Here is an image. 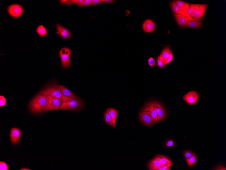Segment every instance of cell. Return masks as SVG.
Returning a JSON list of instances; mask_svg holds the SVG:
<instances>
[{
  "instance_id": "obj_1",
  "label": "cell",
  "mask_w": 226,
  "mask_h": 170,
  "mask_svg": "<svg viewBox=\"0 0 226 170\" xmlns=\"http://www.w3.org/2000/svg\"><path fill=\"white\" fill-rule=\"evenodd\" d=\"M49 100V95L39 94L30 102L29 106L30 110L34 113L45 112L48 105Z\"/></svg>"
},
{
  "instance_id": "obj_2",
  "label": "cell",
  "mask_w": 226,
  "mask_h": 170,
  "mask_svg": "<svg viewBox=\"0 0 226 170\" xmlns=\"http://www.w3.org/2000/svg\"><path fill=\"white\" fill-rule=\"evenodd\" d=\"M61 100L62 103L59 110L76 111L81 109L83 105L82 100L76 95L69 97L62 95Z\"/></svg>"
},
{
  "instance_id": "obj_3",
  "label": "cell",
  "mask_w": 226,
  "mask_h": 170,
  "mask_svg": "<svg viewBox=\"0 0 226 170\" xmlns=\"http://www.w3.org/2000/svg\"><path fill=\"white\" fill-rule=\"evenodd\" d=\"M39 94L48 95L53 98L61 99L62 95L60 85L56 83H52L45 87L40 92Z\"/></svg>"
},
{
  "instance_id": "obj_4",
  "label": "cell",
  "mask_w": 226,
  "mask_h": 170,
  "mask_svg": "<svg viewBox=\"0 0 226 170\" xmlns=\"http://www.w3.org/2000/svg\"><path fill=\"white\" fill-rule=\"evenodd\" d=\"M59 54L63 67L65 69L70 67V59L71 54L70 49L67 47L62 48L60 51Z\"/></svg>"
},
{
  "instance_id": "obj_5",
  "label": "cell",
  "mask_w": 226,
  "mask_h": 170,
  "mask_svg": "<svg viewBox=\"0 0 226 170\" xmlns=\"http://www.w3.org/2000/svg\"><path fill=\"white\" fill-rule=\"evenodd\" d=\"M8 12L11 16L14 19L21 17L24 12L22 6L18 4H14L9 6L7 9Z\"/></svg>"
},
{
  "instance_id": "obj_6",
  "label": "cell",
  "mask_w": 226,
  "mask_h": 170,
  "mask_svg": "<svg viewBox=\"0 0 226 170\" xmlns=\"http://www.w3.org/2000/svg\"><path fill=\"white\" fill-rule=\"evenodd\" d=\"M172 11L174 14L183 16L189 19V21H195L200 22L201 19H196L192 18L187 13L183 11L182 9L176 3L175 1H172L170 3Z\"/></svg>"
},
{
  "instance_id": "obj_7",
  "label": "cell",
  "mask_w": 226,
  "mask_h": 170,
  "mask_svg": "<svg viewBox=\"0 0 226 170\" xmlns=\"http://www.w3.org/2000/svg\"><path fill=\"white\" fill-rule=\"evenodd\" d=\"M49 97L48 105L45 112L59 109L62 103L61 99L53 98L50 95H49Z\"/></svg>"
},
{
  "instance_id": "obj_8",
  "label": "cell",
  "mask_w": 226,
  "mask_h": 170,
  "mask_svg": "<svg viewBox=\"0 0 226 170\" xmlns=\"http://www.w3.org/2000/svg\"><path fill=\"white\" fill-rule=\"evenodd\" d=\"M209 4H198L197 7L191 16L192 18L199 19L204 16Z\"/></svg>"
},
{
  "instance_id": "obj_9",
  "label": "cell",
  "mask_w": 226,
  "mask_h": 170,
  "mask_svg": "<svg viewBox=\"0 0 226 170\" xmlns=\"http://www.w3.org/2000/svg\"><path fill=\"white\" fill-rule=\"evenodd\" d=\"M183 99L188 104L193 105L196 103L199 100V97L198 93L195 91H190L187 94L183 96Z\"/></svg>"
},
{
  "instance_id": "obj_10",
  "label": "cell",
  "mask_w": 226,
  "mask_h": 170,
  "mask_svg": "<svg viewBox=\"0 0 226 170\" xmlns=\"http://www.w3.org/2000/svg\"><path fill=\"white\" fill-rule=\"evenodd\" d=\"M139 118L140 121L145 125L150 126L154 123L153 118L150 112L142 111L140 113Z\"/></svg>"
},
{
  "instance_id": "obj_11",
  "label": "cell",
  "mask_w": 226,
  "mask_h": 170,
  "mask_svg": "<svg viewBox=\"0 0 226 170\" xmlns=\"http://www.w3.org/2000/svg\"><path fill=\"white\" fill-rule=\"evenodd\" d=\"M56 29L60 37L64 39H70L71 33L68 29L59 24H56Z\"/></svg>"
},
{
  "instance_id": "obj_12",
  "label": "cell",
  "mask_w": 226,
  "mask_h": 170,
  "mask_svg": "<svg viewBox=\"0 0 226 170\" xmlns=\"http://www.w3.org/2000/svg\"><path fill=\"white\" fill-rule=\"evenodd\" d=\"M154 108L157 113L158 121H161L164 118L166 115V112L163 107L156 101L153 102Z\"/></svg>"
},
{
  "instance_id": "obj_13",
  "label": "cell",
  "mask_w": 226,
  "mask_h": 170,
  "mask_svg": "<svg viewBox=\"0 0 226 170\" xmlns=\"http://www.w3.org/2000/svg\"><path fill=\"white\" fill-rule=\"evenodd\" d=\"M21 134V131L18 128H13L11 129L10 136L11 142L13 145L18 143Z\"/></svg>"
},
{
  "instance_id": "obj_14",
  "label": "cell",
  "mask_w": 226,
  "mask_h": 170,
  "mask_svg": "<svg viewBox=\"0 0 226 170\" xmlns=\"http://www.w3.org/2000/svg\"><path fill=\"white\" fill-rule=\"evenodd\" d=\"M142 110L145 112H150L152 117L153 118L154 123L158 122L157 113L154 108L153 102L148 103Z\"/></svg>"
},
{
  "instance_id": "obj_15",
  "label": "cell",
  "mask_w": 226,
  "mask_h": 170,
  "mask_svg": "<svg viewBox=\"0 0 226 170\" xmlns=\"http://www.w3.org/2000/svg\"><path fill=\"white\" fill-rule=\"evenodd\" d=\"M155 28V24L150 19L146 20L143 24V29L145 32L151 33L153 32Z\"/></svg>"
},
{
  "instance_id": "obj_16",
  "label": "cell",
  "mask_w": 226,
  "mask_h": 170,
  "mask_svg": "<svg viewBox=\"0 0 226 170\" xmlns=\"http://www.w3.org/2000/svg\"><path fill=\"white\" fill-rule=\"evenodd\" d=\"M171 53L170 49L169 47H165L163 49L162 53L158 58L160 61L165 63L167 61Z\"/></svg>"
},
{
  "instance_id": "obj_17",
  "label": "cell",
  "mask_w": 226,
  "mask_h": 170,
  "mask_svg": "<svg viewBox=\"0 0 226 170\" xmlns=\"http://www.w3.org/2000/svg\"><path fill=\"white\" fill-rule=\"evenodd\" d=\"M177 23L178 25L182 27H186L189 19L183 16L174 14Z\"/></svg>"
},
{
  "instance_id": "obj_18",
  "label": "cell",
  "mask_w": 226,
  "mask_h": 170,
  "mask_svg": "<svg viewBox=\"0 0 226 170\" xmlns=\"http://www.w3.org/2000/svg\"><path fill=\"white\" fill-rule=\"evenodd\" d=\"M164 165L161 163L160 161L155 157L152 159L149 163L148 167L150 170H158Z\"/></svg>"
},
{
  "instance_id": "obj_19",
  "label": "cell",
  "mask_w": 226,
  "mask_h": 170,
  "mask_svg": "<svg viewBox=\"0 0 226 170\" xmlns=\"http://www.w3.org/2000/svg\"><path fill=\"white\" fill-rule=\"evenodd\" d=\"M106 111L108 113L112 120L113 126L114 128H116V120L118 114L117 109L113 108H109L107 109Z\"/></svg>"
},
{
  "instance_id": "obj_20",
  "label": "cell",
  "mask_w": 226,
  "mask_h": 170,
  "mask_svg": "<svg viewBox=\"0 0 226 170\" xmlns=\"http://www.w3.org/2000/svg\"><path fill=\"white\" fill-rule=\"evenodd\" d=\"M84 0H62L59 1L60 4L63 6H67L69 4H74L80 6Z\"/></svg>"
},
{
  "instance_id": "obj_21",
  "label": "cell",
  "mask_w": 226,
  "mask_h": 170,
  "mask_svg": "<svg viewBox=\"0 0 226 170\" xmlns=\"http://www.w3.org/2000/svg\"><path fill=\"white\" fill-rule=\"evenodd\" d=\"M176 3L180 6L182 9L185 12L188 13L189 8L190 4L188 3H186L180 0H177L175 1Z\"/></svg>"
},
{
  "instance_id": "obj_22",
  "label": "cell",
  "mask_w": 226,
  "mask_h": 170,
  "mask_svg": "<svg viewBox=\"0 0 226 170\" xmlns=\"http://www.w3.org/2000/svg\"><path fill=\"white\" fill-rule=\"evenodd\" d=\"M202 25V23L195 21H189L187 24L188 28H200Z\"/></svg>"
},
{
  "instance_id": "obj_23",
  "label": "cell",
  "mask_w": 226,
  "mask_h": 170,
  "mask_svg": "<svg viewBox=\"0 0 226 170\" xmlns=\"http://www.w3.org/2000/svg\"><path fill=\"white\" fill-rule=\"evenodd\" d=\"M60 87L63 95L69 97H73L75 95L74 94L68 90L66 87L62 85H60Z\"/></svg>"
},
{
  "instance_id": "obj_24",
  "label": "cell",
  "mask_w": 226,
  "mask_h": 170,
  "mask_svg": "<svg viewBox=\"0 0 226 170\" xmlns=\"http://www.w3.org/2000/svg\"><path fill=\"white\" fill-rule=\"evenodd\" d=\"M37 32L40 36L44 37L47 34V31L45 27L42 25H39L37 29Z\"/></svg>"
},
{
  "instance_id": "obj_25",
  "label": "cell",
  "mask_w": 226,
  "mask_h": 170,
  "mask_svg": "<svg viewBox=\"0 0 226 170\" xmlns=\"http://www.w3.org/2000/svg\"><path fill=\"white\" fill-rule=\"evenodd\" d=\"M155 157L159 160L163 164H172V163L171 161L165 156L158 155L156 156Z\"/></svg>"
},
{
  "instance_id": "obj_26",
  "label": "cell",
  "mask_w": 226,
  "mask_h": 170,
  "mask_svg": "<svg viewBox=\"0 0 226 170\" xmlns=\"http://www.w3.org/2000/svg\"><path fill=\"white\" fill-rule=\"evenodd\" d=\"M197 159L195 154L194 153L191 157L186 159V161L188 165L190 166H193L197 161Z\"/></svg>"
},
{
  "instance_id": "obj_27",
  "label": "cell",
  "mask_w": 226,
  "mask_h": 170,
  "mask_svg": "<svg viewBox=\"0 0 226 170\" xmlns=\"http://www.w3.org/2000/svg\"><path fill=\"white\" fill-rule=\"evenodd\" d=\"M104 118L105 122L107 124L110 125L113 127V125L112 120L109 115V114L106 111L105 112L104 114Z\"/></svg>"
},
{
  "instance_id": "obj_28",
  "label": "cell",
  "mask_w": 226,
  "mask_h": 170,
  "mask_svg": "<svg viewBox=\"0 0 226 170\" xmlns=\"http://www.w3.org/2000/svg\"><path fill=\"white\" fill-rule=\"evenodd\" d=\"M198 6V4H191L190 5L188 11V14L191 16L193 14L195 11V10L196 9Z\"/></svg>"
},
{
  "instance_id": "obj_29",
  "label": "cell",
  "mask_w": 226,
  "mask_h": 170,
  "mask_svg": "<svg viewBox=\"0 0 226 170\" xmlns=\"http://www.w3.org/2000/svg\"><path fill=\"white\" fill-rule=\"evenodd\" d=\"M92 1L91 0H84V1L80 6L85 7L91 6Z\"/></svg>"
},
{
  "instance_id": "obj_30",
  "label": "cell",
  "mask_w": 226,
  "mask_h": 170,
  "mask_svg": "<svg viewBox=\"0 0 226 170\" xmlns=\"http://www.w3.org/2000/svg\"><path fill=\"white\" fill-rule=\"evenodd\" d=\"M0 170H8V167L7 164L4 162H0Z\"/></svg>"
},
{
  "instance_id": "obj_31",
  "label": "cell",
  "mask_w": 226,
  "mask_h": 170,
  "mask_svg": "<svg viewBox=\"0 0 226 170\" xmlns=\"http://www.w3.org/2000/svg\"><path fill=\"white\" fill-rule=\"evenodd\" d=\"M194 153L191 151H187L184 152V156L185 159H187L191 157L193 155Z\"/></svg>"
},
{
  "instance_id": "obj_32",
  "label": "cell",
  "mask_w": 226,
  "mask_h": 170,
  "mask_svg": "<svg viewBox=\"0 0 226 170\" xmlns=\"http://www.w3.org/2000/svg\"><path fill=\"white\" fill-rule=\"evenodd\" d=\"M6 104V99L3 96H0V106H3Z\"/></svg>"
},
{
  "instance_id": "obj_33",
  "label": "cell",
  "mask_w": 226,
  "mask_h": 170,
  "mask_svg": "<svg viewBox=\"0 0 226 170\" xmlns=\"http://www.w3.org/2000/svg\"><path fill=\"white\" fill-rule=\"evenodd\" d=\"M148 63L150 66L153 67L155 65V60L153 58L150 57L148 60Z\"/></svg>"
},
{
  "instance_id": "obj_34",
  "label": "cell",
  "mask_w": 226,
  "mask_h": 170,
  "mask_svg": "<svg viewBox=\"0 0 226 170\" xmlns=\"http://www.w3.org/2000/svg\"><path fill=\"white\" fill-rule=\"evenodd\" d=\"M171 166V164H167L164 165L162 167L159 169L158 170H170V167Z\"/></svg>"
},
{
  "instance_id": "obj_35",
  "label": "cell",
  "mask_w": 226,
  "mask_h": 170,
  "mask_svg": "<svg viewBox=\"0 0 226 170\" xmlns=\"http://www.w3.org/2000/svg\"><path fill=\"white\" fill-rule=\"evenodd\" d=\"M157 61L158 65L160 69L164 68L165 67V65L164 62L160 61V60H159L158 58L157 59Z\"/></svg>"
},
{
  "instance_id": "obj_36",
  "label": "cell",
  "mask_w": 226,
  "mask_h": 170,
  "mask_svg": "<svg viewBox=\"0 0 226 170\" xmlns=\"http://www.w3.org/2000/svg\"><path fill=\"white\" fill-rule=\"evenodd\" d=\"M173 55L172 52L171 53L169 57L167 60V61L165 62V65H167L170 63V62L172 61L173 60Z\"/></svg>"
},
{
  "instance_id": "obj_37",
  "label": "cell",
  "mask_w": 226,
  "mask_h": 170,
  "mask_svg": "<svg viewBox=\"0 0 226 170\" xmlns=\"http://www.w3.org/2000/svg\"><path fill=\"white\" fill-rule=\"evenodd\" d=\"M101 0H93L91 6H96L102 3Z\"/></svg>"
},
{
  "instance_id": "obj_38",
  "label": "cell",
  "mask_w": 226,
  "mask_h": 170,
  "mask_svg": "<svg viewBox=\"0 0 226 170\" xmlns=\"http://www.w3.org/2000/svg\"><path fill=\"white\" fill-rule=\"evenodd\" d=\"M102 3H106L108 4H113L115 2V1L113 0H101Z\"/></svg>"
},
{
  "instance_id": "obj_39",
  "label": "cell",
  "mask_w": 226,
  "mask_h": 170,
  "mask_svg": "<svg viewBox=\"0 0 226 170\" xmlns=\"http://www.w3.org/2000/svg\"><path fill=\"white\" fill-rule=\"evenodd\" d=\"M174 143L173 141L171 140L167 142L166 143V146L168 147H170L173 146Z\"/></svg>"
},
{
  "instance_id": "obj_40",
  "label": "cell",
  "mask_w": 226,
  "mask_h": 170,
  "mask_svg": "<svg viewBox=\"0 0 226 170\" xmlns=\"http://www.w3.org/2000/svg\"><path fill=\"white\" fill-rule=\"evenodd\" d=\"M20 170H31V169H27V168H23V169H21Z\"/></svg>"
}]
</instances>
